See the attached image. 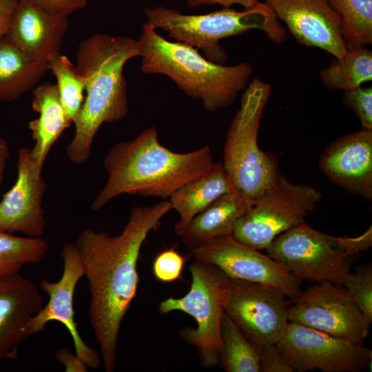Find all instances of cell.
I'll use <instances>...</instances> for the list:
<instances>
[{
  "instance_id": "obj_24",
  "label": "cell",
  "mask_w": 372,
  "mask_h": 372,
  "mask_svg": "<svg viewBox=\"0 0 372 372\" xmlns=\"http://www.w3.org/2000/svg\"><path fill=\"white\" fill-rule=\"evenodd\" d=\"M320 77L330 91L360 87L372 80V52L364 45L347 49L342 58L320 71Z\"/></svg>"
},
{
  "instance_id": "obj_11",
  "label": "cell",
  "mask_w": 372,
  "mask_h": 372,
  "mask_svg": "<svg viewBox=\"0 0 372 372\" xmlns=\"http://www.w3.org/2000/svg\"><path fill=\"white\" fill-rule=\"evenodd\" d=\"M342 285L320 282L308 287L288 307L289 321L331 336L363 344L370 324Z\"/></svg>"
},
{
  "instance_id": "obj_27",
  "label": "cell",
  "mask_w": 372,
  "mask_h": 372,
  "mask_svg": "<svg viewBox=\"0 0 372 372\" xmlns=\"http://www.w3.org/2000/svg\"><path fill=\"white\" fill-rule=\"evenodd\" d=\"M342 19L347 49L372 43V0H329Z\"/></svg>"
},
{
  "instance_id": "obj_34",
  "label": "cell",
  "mask_w": 372,
  "mask_h": 372,
  "mask_svg": "<svg viewBox=\"0 0 372 372\" xmlns=\"http://www.w3.org/2000/svg\"><path fill=\"white\" fill-rule=\"evenodd\" d=\"M56 360L65 366L66 372H87L88 366L75 353L65 347L60 349L56 353Z\"/></svg>"
},
{
  "instance_id": "obj_20",
  "label": "cell",
  "mask_w": 372,
  "mask_h": 372,
  "mask_svg": "<svg viewBox=\"0 0 372 372\" xmlns=\"http://www.w3.org/2000/svg\"><path fill=\"white\" fill-rule=\"evenodd\" d=\"M254 203L236 190L220 196L192 220L181 236L184 245L192 250L232 234L236 222Z\"/></svg>"
},
{
  "instance_id": "obj_19",
  "label": "cell",
  "mask_w": 372,
  "mask_h": 372,
  "mask_svg": "<svg viewBox=\"0 0 372 372\" xmlns=\"http://www.w3.org/2000/svg\"><path fill=\"white\" fill-rule=\"evenodd\" d=\"M43 307L31 280L19 273L0 280V360H16L19 344L31 335V320Z\"/></svg>"
},
{
  "instance_id": "obj_14",
  "label": "cell",
  "mask_w": 372,
  "mask_h": 372,
  "mask_svg": "<svg viewBox=\"0 0 372 372\" xmlns=\"http://www.w3.org/2000/svg\"><path fill=\"white\" fill-rule=\"evenodd\" d=\"M42 169L30 148L18 149L16 181L0 201V231L43 236L46 225L43 201L48 186Z\"/></svg>"
},
{
  "instance_id": "obj_37",
  "label": "cell",
  "mask_w": 372,
  "mask_h": 372,
  "mask_svg": "<svg viewBox=\"0 0 372 372\" xmlns=\"http://www.w3.org/2000/svg\"><path fill=\"white\" fill-rule=\"evenodd\" d=\"M10 154L8 141L0 136V185L3 181L6 163L10 158Z\"/></svg>"
},
{
  "instance_id": "obj_25",
  "label": "cell",
  "mask_w": 372,
  "mask_h": 372,
  "mask_svg": "<svg viewBox=\"0 0 372 372\" xmlns=\"http://www.w3.org/2000/svg\"><path fill=\"white\" fill-rule=\"evenodd\" d=\"M49 249L41 237H19L0 231V280L19 273L29 264L41 262Z\"/></svg>"
},
{
  "instance_id": "obj_33",
  "label": "cell",
  "mask_w": 372,
  "mask_h": 372,
  "mask_svg": "<svg viewBox=\"0 0 372 372\" xmlns=\"http://www.w3.org/2000/svg\"><path fill=\"white\" fill-rule=\"evenodd\" d=\"M45 8L69 16L73 12L83 9L87 4L88 0H34Z\"/></svg>"
},
{
  "instance_id": "obj_28",
  "label": "cell",
  "mask_w": 372,
  "mask_h": 372,
  "mask_svg": "<svg viewBox=\"0 0 372 372\" xmlns=\"http://www.w3.org/2000/svg\"><path fill=\"white\" fill-rule=\"evenodd\" d=\"M48 69L56 79L61 104L68 116L74 122L84 101L85 85L75 65L63 54H58L48 63Z\"/></svg>"
},
{
  "instance_id": "obj_3",
  "label": "cell",
  "mask_w": 372,
  "mask_h": 372,
  "mask_svg": "<svg viewBox=\"0 0 372 372\" xmlns=\"http://www.w3.org/2000/svg\"><path fill=\"white\" fill-rule=\"evenodd\" d=\"M140 56L137 40L127 36L98 33L80 42L75 67L84 82L86 96L73 122L74 136L66 147L72 163L83 165L89 160L94 139L103 123L127 116L123 68L129 60Z\"/></svg>"
},
{
  "instance_id": "obj_32",
  "label": "cell",
  "mask_w": 372,
  "mask_h": 372,
  "mask_svg": "<svg viewBox=\"0 0 372 372\" xmlns=\"http://www.w3.org/2000/svg\"><path fill=\"white\" fill-rule=\"evenodd\" d=\"M260 372H294L276 344H264L258 348Z\"/></svg>"
},
{
  "instance_id": "obj_22",
  "label": "cell",
  "mask_w": 372,
  "mask_h": 372,
  "mask_svg": "<svg viewBox=\"0 0 372 372\" xmlns=\"http://www.w3.org/2000/svg\"><path fill=\"white\" fill-rule=\"evenodd\" d=\"M236 190L222 162L214 163L205 174L181 186L169 198L172 209L179 218L174 227L175 234L182 236L192 220L220 196Z\"/></svg>"
},
{
  "instance_id": "obj_12",
  "label": "cell",
  "mask_w": 372,
  "mask_h": 372,
  "mask_svg": "<svg viewBox=\"0 0 372 372\" xmlns=\"http://www.w3.org/2000/svg\"><path fill=\"white\" fill-rule=\"evenodd\" d=\"M286 298L275 287L231 278L225 313L257 348L276 344L289 322Z\"/></svg>"
},
{
  "instance_id": "obj_6",
  "label": "cell",
  "mask_w": 372,
  "mask_h": 372,
  "mask_svg": "<svg viewBox=\"0 0 372 372\" xmlns=\"http://www.w3.org/2000/svg\"><path fill=\"white\" fill-rule=\"evenodd\" d=\"M271 85L254 78L244 90L226 134L223 166L234 189L256 200L280 174L276 158L258 143L260 121L270 98Z\"/></svg>"
},
{
  "instance_id": "obj_1",
  "label": "cell",
  "mask_w": 372,
  "mask_h": 372,
  "mask_svg": "<svg viewBox=\"0 0 372 372\" xmlns=\"http://www.w3.org/2000/svg\"><path fill=\"white\" fill-rule=\"evenodd\" d=\"M172 209L167 200L134 207L118 235L85 229L74 242L88 282L89 320L105 372L114 371L121 323L136 296L141 247Z\"/></svg>"
},
{
  "instance_id": "obj_16",
  "label": "cell",
  "mask_w": 372,
  "mask_h": 372,
  "mask_svg": "<svg viewBox=\"0 0 372 372\" xmlns=\"http://www.w3.org/2000/svg\"><path fill=\"white\" fill-rule=\"evenodd\" d=\"M278 19L286 24L296 41L322 49L335 59L347 47L342 36V19L329 0H266Z\"/></svg>"
},
{
  "instance_id": "obj_30",
  "label": "cell",
  "mask_w": 372,
  "mask_h": 372,
  "mask_svg": "<svg viewBox=\"0 0 372 372\" xmlns=\"http://www.w3.org/2000/svg\"><path fill=\"white\" fill-rule=\"evenodd\" d=\"M343 103L361 122L362 129L372 130V87H358L344 91Z\"/></svg>"
},
{
  "instance_id": "obj_7",
  "label": "cell",
  "mask_w": 372,
  "mask_h": 372,
  "mask_svg": "<svg viewBox=\"0 0 372 372\" xmlns=\"http://www.w3.org/2000/svg\"><path fill=\"white\" fill-rule=\"evenodd\" d=\"M192 284L180 298H168L158 305L166 314L181 311L196 322V328L187 327L180 331L181 338L196 347L203 367L220 362L221 327L229 297L231 278L214 265L195 260L189 266Z\"/></svg>"
},
{
  "instance_id": "obj_18",
  "label": "cell",
  "mask_w": 372,
  "mask_h": 372,
  "mask_svg": "<svg viewBox=\"0 0 372 372\" xmlns=\"http://www.w3.org/2000/svg\"><path fill=\"white\" fill-rule=\"evenodd\" d=\"M68 17L34 0H18L6 37L34 58L48 63L60 54Z\"/></svg>"
},
{
  "instance_id": "obj_4",
  "label": "cell",
  "mask_w": 372,
  "mask_h": 372,
  "mask_svg": "<svg viewBox=\"0 0 372 372\" xmlns=\"http://www.w3.org/2000/svg\"><path fill=\"white\" fill-rule=\"evenodd\" d=\"M137 42L143 73L167 76L211 112L231 105L247 87L253 72L247 61L230 66L211 62L194 47L166 39L146 22Z\"/></svg>"
},
{
  "instance_id": "obj_21",
  "label": "cell",
  "mask_w": 372,
  "mask_h": 372,
  "mask_svg": "<svg viewBox=\"0 0 372 372\" xmlns=\"http://www.w3.org/2000/svg\"><path fill=\"white\" fill-rule=\"evenodd\" d=\"M32 91V107L39 116L28 124L34 141L30 153L43 167L52 147L73 122L61 104L56 84L44 82Z\"/></svg>"
},
{
  "instance_id": "obj_10",
  "label": "cell",
  "mask_w": 372,
  "mask_h": 372,
  "mask_svg": "<svg viewBox=\"0 0 372 372\" xmlns=\"http://www.w3.org/2000/svg\"><path fill=\"white\" fill-rule=\"evenodd\" d=\"M295 371L358 372L371 362V350L363 344L331 336L291 322L276 344Z\"/></svg>"
},
{
  "instance_id": "obj_2",
  "label": "cell",
  "mask_w": 372,
  "mask_h": 372,
  "mask_svg": "<svg viewBox=\"0 0 372 372\" xmlns=\"http://www.w3.org/2000/svg\"><path fill=\"white\" fill-rule=\"evenodd\" d=\"M213 164L209 146L175 152L160 143L154 126L148 127L106 154L103 165L107 180L90 209L99 211L123 194L167 200L184 184L209 172Z\"/></svg>"
},
{
  "instance_id": "obj_29",
  "label": "cell",
  "mask_w": 372,
  "mask_h": 372,
  "mask_svg": "<svg viewBox=\"0 0 372 372\" xmlns=\"http://www.w3.org/2000/svg\"><path fill=\"white\" fill-rule=\"evenodd\" d=\"M343 286L368 323L372 321V269L371 265L359 267L351 273Z\"/></svg>"
},
{
  "instance_id": "obj_26",
  "label": "cell",
  "mask_w": 372,
  "mask_h": 372,
  "mask_svg": "<svg viewBox=\"0 0 372 372\" xmlns=\"http://www.w3.org/2000/svg\"><path fill=\"white\" fill-rule=\"evenodd\" d=\"M220 362L228 372H260L258 349L225 314L221 327Z\"/></svg>"
},
{
  "instance_id": "obj_15",
  "label": "cell",
  "mask_w": 372,
  "mask_h": 372,
  "mask_svg": "<svg viewBox=\"0 0 372 372\" xmlns=\"http://www.w3.org/2000/svg\"><path fill=\"white\" fill-rule=\"evenodd\" d=\"M63 269L61 278L56 282L42 280L39 287L49 295L47 304L32 318L30 324L31 335L44 330L50 321L63 324L70 333L76 355L92 370L101 364L99 353L87 346L79 334L74 320V294L79 280L84 276L80 256L74 242H66L61 249Z\"/></svg>"
},
{
  "instance_id": "obj_31",
  "label": "cell",
  "mask_w": 372,
  "mask_h": 372,
  "mask_svg": "<svg viewBox=\"0 0 372 372\" xmlns=\"http://www.w3.org/2000/svg\"><path fill=\"white\" fill-rule=\"evenodd\" d=\"M185 258L174 248L159 253L153 262V273L157 280L174 282L180 278L185 263Z\"/></svg>"
},
{
  "instance_id": "obj_9",
  "label": "cell",
  "mask_w": 372,
  "mask_h": 372,
  "mask_svg": "<svg viewBox=\"0 0 372 372\" xmlns=\"http://www.w3.org/2000/svg\"><path fill=\"white\" fill-rule=\"evenodd\" d=\"M322 198L308 184H293L279 175L236 223L232 235L251 247L266 249L280 234L299 225Z\"/></svg>"
},
{
  "instance_id": "obj_5",
  "label": "cell",
  "mask_w": 372,
  "mask_h": 372,
  "mask_svg": "<svg viewBox=\"0 0 372 372\" xmlns=\"http://www.w3.org/2000/svg\"><path fill=\"white\" fill-rule=\"evenodd\" d=\"M146 23L155 29L165 30L175 41L186 43L200 50L211 62L224 65L226 51L219 45L225 38L237 36L251 30H260L273 43L287 39L271 8L265 2L262 7L237 11L229 8L203 14H185L164 6L146 8Z\"/></svg>"
},
{
  "instance_id": "obj_13",
  "label": "cell",
  "mask_w": 372,
  "mask_h": 372,
  "mask_svg": "<svg viewBox=\"0 0 372 372\" xmlns=\"http://www.w3.org/2000/svg\"><path fill=\"white\" fill-rule=\"evenodd\" d=\"M196 260L214 265L231 278L271 285L293 300L301 293V280L282 265L232 234L190 250Z\"/></svg>"
},
{
  "instance_id": "obj_17",
  "label": "cell",
  "mask_w": 372,
  "mask_h": 372,
  "mask_svg": "<svg viewBox=\"0 0 372 372\" xmlns=\"http://www.w3.org/2000/svg\"><path fill=\"white\" fill-rule=\"evenodd\" d=\"M325 176L347 192L372 199V130L360 131L331 143L319 161Z\"/></svg>"
},
{
  "instance_id": "obj_36",
  "label": "cell",
  "mask_w": 372,
  "mask_h": 372,
  "mask_svg": "<svg viewBox=\"0 0 372 372\" xmlns=\"http://www.w3.org/2000/svg\"><path fill=\"white\" fill-rule=\"evenodd\" d=\"M17 3L18 0H0V40L9 30Z\"/></svg>"
},
{
  "instance_id": "obj_23",
  "label": "cell",
  "mask_w": 372,
  "mask_h": 372,
  "mask_svg": "<svg viewBox=\"0 0 372 372\" xmlns=\"http://www.w3.org/2000/svg\"><path fill=\"white\" fill-rule=\"evenodd\" d=\"M48 70L6 37L0 40V103L10 102L33 90Z\"/></svg>"
},
{
  "instance_id": "obj_8",
  "label": "cell",
  "mask_w": 372,
  "mask_h": 372,
  "mask_svg": "<svg viewBox=\"0 0 372 372\" xmlns=\"http://www.w3.org/2000/svg\"><path fill=\"white\" fill-rule=\"evenodd\" d=\"M267 256L301 281L343 285L358 255L347 254L342 237L324 234L304 220L278 236L267 247Z\"/></svg>"
},
{
  "instance_id": "obj_35",
  "label": "cell",
  "mask_w": 372,
  "mask_h": 372,
  "mask_svg": "<svg viewBox=\"0 0 372 372\" xmlns=\"http://www.w3.org/2000/svg\"><path fill=\"white\" fill-rule=\"evenodd\" d=\"M187 2L189 8L215 4L220 5L223 8H229L234 4H238L247 9L262 7L265 5V2H260L258 0H187Z\"/></svg>"
}]
</instances>
